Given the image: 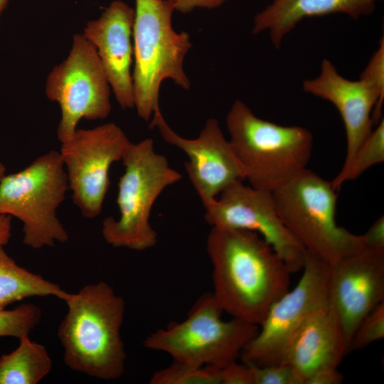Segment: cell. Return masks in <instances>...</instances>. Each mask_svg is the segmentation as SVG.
<instances>
[{"instance_id": "cell-1", "label": "cell", "mask_w": 384, "mask_h": 384, "mask_svg": "<svg viewBox=\"0 0 384 384\" xmlns=\"http://www.w3.org/2000/svg\"><path fill=\"white\" fill-rule=\"evenodd\" d=\"M206 245L217 303L233 318L260 326L271 306L289 289L291 272L252 231L211 227Z\"/></svg>"}, {"instance_id": "cell-2", "label": "cell", "mask_w": 384, "mask_h": 384, "mask_svg": "<svg viewBox=\"0 0 384 384\" xmlns=\"http://www.w3.org/2000/svg\"><path fill=\"white\" fill-rule=\"evenodd\" d=\"M68 310L58 336L72 370L102 380L124 373L126 353L120 335L123 299L105 282L84 286L65 300Z\"/></svg>"}, {"instance_id": "cell-3", "label": "cell", "mask_w": 384, "mask_h": 384, "mask_svg": "<svg viewBox=\"0 0 384 384\" xmlns=\"http://www.w3.org/2000/svg\"><path fill=\"white\" fill-rule=\"evenodd\" d=\"M230 144L250 186L272 191L306 169L313 135L300 126H283L257 117L240 100L226 117Z\"/></svg>"}, {"instance_id": "cell-4", "label": "cell", "mask_w": 384, "mask_h": 384, "mask_svg": "<svg viewBox=\"0 0 384 384\" xmlns=\"http://www.w3.org/2000/svg\"><path fill=\"white\" fill-rule=\"evenodd\" d=\"M132 71L134 108L148 122L159 107L163 81L188 90L183 61L192 46L188 33L172 26L174 5L169 0H135Z\"/></svg>"}, {"instance_id": "cell-5", "label": "cell", "mask_w": 384, "mask_h": 384, "mask_svg": "<svg viewBox=\"0 0 384 384\" xmlns=\"http://www.w3.org/2000/svg\"><path fill=\"white\" fill-rule=\"evenodd\" d=\"M272 194L283 223L306 252L331 264L365 248L362 235L336 223L331 181L306 168Z\"/></svg>"}, {"instance_id": "cell-6", "label": "cell", "mask_w": 384, "mask_h": 384, "mask_svg": "<svg viewBox=\"0 0 384 384\" xmlns=\"http://www.w3.org/2000/svg\"><path fill=\"white\" fill-rule=\"evenodd\" d=\"M121 161L124 171L118 183L119 217L106 218L102 234L113 247L147 250L157 242L149 223L152 207L162 191L182 176L170 166L166 156L156 152L151 138L131 143Z\"/></svg>"}, {"instance_id": "cell-7", "label": "cell", "mask_w": 384, "mask_h": 384, "mask_svg": "<svg viewBox=\"0 0 384 384\" xmlns=\"http://www.w3.org/2000/svg\"><path fill=\"white\" fill-rule=\"evenodd\" d=\"M223 313L212 292L205 293L186 319L151 333L144 346L166 353L176 361L223 368L240 358L259 331V326L237 318L223 321Z\"/></svg>"}, {"instance_id": "cell-8", "label": "cell", "mask_w": 384, "mask_h": 384, "mask_svg": "<svg viewBox=\"0 0 384 384\" xmlns=\"http://www.w3.org/2000/svg\"><path fill=\"white\" fill-rule=\"evenodd\" d=\"M69 189L60 152L50 151L0 180V214L23 223V242L38 249L65 242L68 234L57 209Z\"/></svg>"}, {"instance_id": "cell-9", "label": "cell", "mask_w": 384, "mask_h": 384, "mask_svg": "<svg viewBox=\"0 0 384 384\" xmlns=\"http://www.w3.org/2000/svg\"><path fill=\"white\" fill-rule=\"evenodd\" d=\"M46 95L60 109V143L73 136L80 119H103L110 113V86L95 48L82 33L73 36L67 58L49 73Z\"/></svg>"}, {"instance_id": "cell-10", "label": "cell", "mask_w": 384, "mask_h": 384, "mask_svg": "<svg viewBox=\"0 0 384 384\" xmlns=\"http://www.w3.org/2000/svg\"><path fill=\"white\" fill-rule=\"evenodd\" d=\"M302 275L270 308L240 358L258 367L284 363L287 349L308 317L327 303L329 264L306 252Z\"/></svg>"}, {"instance_id": "cell-11", "label": "cell", "mask_w": 384, "mask_h": 384, "mask_svg": "<svg viewBox=\"0 0 384 384\" xmlns=\"http://www.w3.org/2000/svg\"><path fill=\"white\" fill-rule=\"evenodd\" d=\"M132 142L116 124L77 129L61 143L60 154L74 204L87 218L98 216L110 186L111 166L121 161Z\"/></svg>"}, {"instance_id": "cell-12", "label": "cell", "mask_w": 384, "mask_h": 384, "mask_svg": "<svg viewBox=\"0 0 384 384\" xmlns=\"http://www.w3.org/2000/svg\"><path fill=\"white\" fill-rule=\"evenodd\" d=\"M206 207L211 227L257 233L285 263L291 273L302 270L306 251L287 230L277 212L272 191L235 181Z\"/></svg>"}, {"instance_id": "cell-13", "label": "cell", "mask_w": 384, "mask_h": 384, "mask_svg": "<svg viewBox=\"0 0 384 384\" xmlns=\"http://www.w3.org/2000/svg\"><path fill=\"white\" fill-rule=\"evenodd\" d=\"M384 302V249L362 250L329 264L327 303L339 324L347 353L361 320Z\"/></svg>"}, {"instance_id": "cell-14", "label": "cell", "mask_w": 384, "mask_h": 384, "mask_svg": "<svg viewBox=\"0 0 384 384\" xmlns=\"http://www.w3.org/2000/svg\"><path fill=\"white\" fill-rule=\"evenodd\" d=\"M150 127H157L165 142L187 155L186 172L205 208L230 185L245 180L243 170L215 118H209L195 139L174 132L160 109L154 113Z\"/></svg>"}, {"instance_id": "cell-15", "label": "cell", "mask_w": 384, "mask_h": 384, "mask_svg": "<svg viewBox=\"0 0 384 384\" xmlns=\"http://www.w3.org/2000/svg\"><path fill=\"white\" fill-rule=\"evenodd\" d=\"M134 9L116 0L98 18L88 21L82 33L95 48L110 88L124 110L134 107Z\"/></svg>"}, {"instance_id": "cell-16", "label": "cell", "mask_w": 384, "mask_h": 384, "mask_svg": "<svg viewBox=\"0 0 384 384\" xmlns=\"http://www.w3.org/2000/svg\"><path fill=\"white\" fill-rule=\"evenodd\" d=\"M306 93L329 101L338 110L344 124L347 162L381 119L379 98L372 87L359 79L351 80L338 72L333 63L324 58L319 74L303 82Z\"/></svg>"}, {"instance_id": "cell-17", "label": "cell", "mask_w": 384, "mask_h": 384, "mask_svg": "<svg viewBox=\"0 0 384 384\" xmlns=\"http://www.w3.org/2000/svg\"><path fill=\"white\" fill-rule=\"evenodd\" d=\"M347 354L343 335L328 303L313 312L291 342L284 363L304 380L318 369L338 368Z\"/></svg>"}, {"instance_id": "cell-18", "label": "cell", "mask_w": 384, "mask_h": 384, "mask_svg": "<svg viewBox=\"0 0 384 384\" xmlns=\"http://www.w3.org/2000/svg\"><path fill=\"white\" fill-rule=\"evenodd\" d=\"M380 0H272L253 21L252 31H267L272 43L279 48L284 38L305 18L334 14L353 20L371 14Z\"/></svg>"}, {"instance_id": "cell-19", "label": "cell", "mask_w": 384, "mask_h": 384, "mask_svg": "<svg viewBox=\"0 0 384 384\" xmlns=\"http://www.w3.org/2000/svg\"><path fill=\"white\" fill-rule=\"evenodd\" d=\"M0 245V310L31 297L54 296L65 301L69 293L58 285L20 267Z\"/></svg>"}, {"instance_id": "cell-20", "label": "cell", "mask_w": 384, "mask_h": 384, "mask_svg": "<svg viewBox=\"0 0 384 384\" xmlns=\"http://www.w3.org/2000/svg\"><path fill=\"white\" fill-rule=\"evenodd\" d=\"M18 339L14 351L0 356V384H36L51 370V359L43 345L28 336Z\"/></svg>"}, {"instance_id": "cell-21", "label": "cell", "mask_w": 384, "mask_h": 384, "mask_svg": "<svg viewBox=\"0 0 384 384\" xmlns=\"http://www.w3.org/2000/svg\"><path fill=\"white\" fill-rule=\"evenodd\" d=\"M383 161L384 119L382 118L352 157L343 163L338 174L331 181V185L337 190L346 182L357 178L367 169Z\"/></svg>"}, {"instance_id": "cell-22", "label": "cell", "mask_w": 384, "mask_h": 384, "mask_svg": "<svg viewBox=\"0 0 384 384\" xmlns=\"http://www.w3.org/2000/svg\"><path fill=\"white\" fill-rule=\"evenodd\" d=\"M150 384H220L218 368L196 366L174 361L169 366L156 371Z\"/></svg>"}, {"instance_id": "cell-23", "label": "cell", "mask_w": 384, "mask_h": 384, "mask_svg": "<svg viewBox=\"0 0 384 384\" xmlns=\"http://www.w3.org/2000/svg\"><path fill=\"white\" fill-rule=\"evenodd\" d=\"M41 317V309L31 304H23L10 310H0V337L19 338L28 336L39 323Z\"/></svg>"}, {"instance_id": "cell-24", "label": "cell", "mask_w": 384, "mask_h": 384, "mask_svg": "<svg viewBox=\"0 0 384 384\" xmlns=\"http://www.w3.org/2000/svg\"><path fill=\"white\" fill-rule=\"evenodd\" d=\"M384 337V302L369 312L359 323L352 336L348 352L358 350Z\"/></svg>"}, {"instance_id": "cell-25", "label": "cell", "mask_w": 384, "mask_h": 384, "mask_svg": "<svg viewBox=\"0 0 384 384\" xmlns=\"http://www.w3.org/2000/svg\"><path fill=\"white\" fill-rule=\"evenodd\" d=\"M359 79L368 84L378 96L383 106L384 100V38L380 39L378 48L372 55Z\"/></svg>"}, {"instance_id": "cell-26", "label": "cell", "mask_w": 384, "mask_h": 384, "mask_svg": "<svg viewBox=\"0 0 384 384\" xmlns=\"http://www.w3.org/2000/svg\"><path fill=\"white\" fill-rule=\"evenodd\" d=\"M251 366L253 369L255 384H302L295 371L286 363L262 367Z\"/></svg>"}, {"instance_id": "cell-27", "label": "cell", "mask_w": 384, "mask_h": 384, "mask_svg": "<svg viewBox=\"0 0 384 384\" xmlns=\"http://www.w3.org/2000/svg\"><path fill=\"white\" fill-rule=\"evenodd\" d=\"M220 384H255L252 367L236 361L218 368Z\"/></svg>"}, {"instance_id": "cell-28", "label": "cell", "mask_w": 384, "mask_h": 384, "mask_svg": "<svg viewBox=\"0 0 384 384\" xmlns=\"http://www.w3.org/2000/svg\"><path fill=\"white\" fill-rule=\"evenodd\" d=\"M362 236L365 247L384 249V216L377 219Z\"/></svg>"}, {"instance_id": "cell-29", "label": "cell", "mask_w": 384, "mask_h": 384, "mask_svg": "<svg viewBox=\"0 0 384 384\" xmlns=\"http://www.w3.org/2000/svg\"><path fill=\"white\" fill-rule=\"evenodd\" d=\"M343 380L342 375L337 368L326 367L314 371L304 382V384H339Z\"/></svg>"}, {"instance_id": "cell-30", "label": "cell", "mask_w": 384, "mask_h": 384, "mask_svg": "<svg viewBox=\"0 0 384 384\" xmlns=\"http://www.w3.org/2000/svg\"><path fill=\"white\" fill-rule=\"evenodd\" d=\"M173 3L175 10L186 14L195 9H214L220 6L228 0H169Z\"/></svg>"}, {"instance_id": "cell-31", "label": "cell", "mask_w": 384, "mask_h": 384, "mask_svg": "<svg viewBox=\"0 0 384 384\" xmlns=\"http://www.w3.org/2000/svg\"><path fill=\"white\" fill-rule=\"evenodd\" d=\"M11 216L0 214V245H6L11 238Z\"/></svg>"}, {"instance_id": "cell-32", "label": "cell", "mask_w": 384, "mask_h": 384, "mask_svg": "<svg viewBox=\"0 0 384 384\" xmlns=\"http://www.w3.org/2000/svg\"><path fill=\"white\" fill-rule=\"evenodd\" d=\"M10 0H0V18L3 11L7 7Z\"/></svg>"}, {"instance_id": "cell-33", "label": "cell", "mask_w": 384, "mask_h": 384, "mask_svg": "<svg viewBox=\"0 0 384 384\" xmlns=\"http://www.w3.org/2000/svg\"><path fill=\"white\" fill-rule=\"evenodd\" d=\"M6 168L4 164L0 161V180L6 175Z\"/></svg>"}]
</instances>
